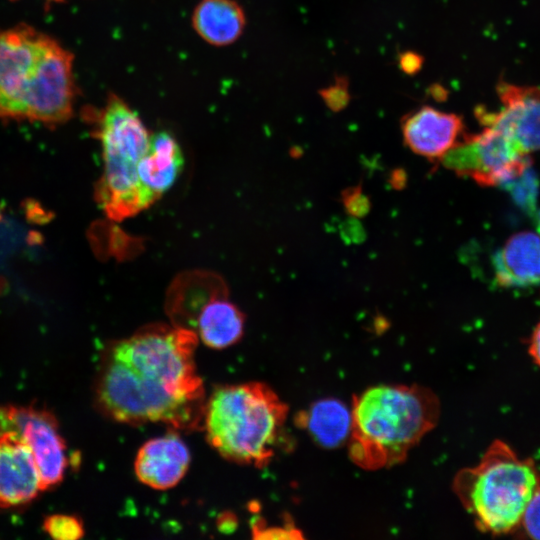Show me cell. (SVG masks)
Here are the masks:
<instances>
[{
  "mask_svg": "<svg viewBox=\"0 0 540 540\" xmlns=\"http://www.w3.org/2000/svg\"><path fill=\"white\" fill-rule=\"evenodd\" d=\"M198 340L188 327L152 324L112 343L97 376L99 408L131 425L202 426L206 399L194 361Z\"/></svg>",
  "mask_w": 540,
  "mask_h": 540,
  "instance_id": "6da1fadb",
  "label": "cell"
},
{
  "mask_svg": "<svg viewBox=\"0 0 540 540\" xmlns=\"http://www.w3.org/2000/svg\"><path fill=\"white\" fill-rule=\"evenodd\" d=\"M73 55L25 25L0 31V117L66 122L76 100Z\"/></svg>",
  "mask_w": 540,
  "mask_h": 540,
  "instance_id": "7a4b0ae2",
  "label": "cell"
},
{
  "mask_svg": "<svg viewBox=\"0 0 540 540\" xmlns=\"http://www.w3.org/2000/svg\"><path fill=\"white\" fill-rule=\"evenodd\" d=\"M440 402L429 388L377 385L353 397L349 455L365 470L404 461L438 423Z\"/></svg>",
  "mask_w": 540,
  "mask_h": 540,
  "instance_id": "3957f363",
  "label": "cell"
},
{
  "mask_svg": "<svg viewBox=\"0 0 540 540\" xmlns=\"http://www.w3.org/2000/svg\"><path fill=\"white\" fill-rule=\"evenodd\" d=\"M288 406L261 382L224 385L206 400L202 427L225 459L265 467L275 455Z\"/></svg>",
  "mask_w": 540,
  "mask_h": 540,
  "instance_id": "277c9868",
  "label": "cell"
},
{
  "mask_svg": "<svg viewBox=\"0 0 540 540\" xmlns=\"http://www.w3.org/2000/svg\"><path fill=\"white\" fill-rule=\"evenodd\" d=\"M540 489V471L528 458L519 457L496 440L480 462L461 469L453 491L479 530L506 534L521 525L530 501Z\"/></svg>",
  "mask_w": 540,
  "mask_h": 540,
  "instance_id": "5b68a950",
  "label": "cell"
},
{
  "mask_svg": "<svg viewBox=\"0 0 540 540\" xmlns=\"http://www.w3.org/2000/svg\"><path fill=\"white\" fill-rule=\"evenodd\" d=\"M102 149L103 173L95 197L108 218L121 221L149 207L138 177V164L151 135L139 115L111 94L97 110L87 111Z\"/></svg>",
  "mask_w": 540,
  "mask_h": 540,
  "instance_id": "8992f818",
  "label": "cell"
},
{
  "mask_svg": "<svg viewBox=\"0 0 540 540\" xmlns=\"http://www.w3.org/2000/svg\"><path fill=\"white\" fill-rule=\"evenodd\" d=\"M442 161L455 172L484 186L504 185L531 165L528 155L491 126L465 138Z\"/></svg>",
  "mask_w": 540,
  "mask_h": 540,
  "instance_id": "52a82bcc",
  "label": "cell"
},
{
  "mask_svg": "<svg viewBox=\"0 0 540 540\" xmlns=\"http://www.w3.org/2000/svg\"><path fill=\"white\" fill-rule=\"evenodd\" d=\"M498 93L503 107L480 113L484 125L499 130L526 155L540 151V89L502 83Z\"/></svg>",
  "mask_w": 540,
  "mask_h": 540,
  "instance_id": "ba28073f",
  "label": "cell"
},
{
  "mask_svg": "<svg viewBox=\"0 0 540 540\" xmlns=\"http://www.w3.org/2000/svg\"><path fill=\"white\" fill-rule=\"evenodd\" d=\"M17 434L34 457L42 491L59 484L68 465L66 444L57 420L45 409L17 407Z\"/></svg>",
  "mask_w": 540,
  "mask_h": 540,
  "instance_id": "9c48e42d",
  "label": "cell"
},
{
  "mask_svg": "<svg viewBox=\"0 0 540 540\" xmlns=\"http://www.w3.org/2000/svg\"><path fill=\"white\" fill-rule=\"evenodd\" d=\"M401 129L410 150L430 160H442L460 143L464 126L454 113L423 106L403 119Z\"/></svg>",
  "mask_w": 540,
  "mask_h": 540,
  "instance_id": "30bf717a",
  "label": "cell"
},
{
  "mask_svg": "<svg viewBox=\"0 0 540 540\" xmlns=\"http://www.w3.org/2000/svg\"><path fill=\"white\" fill-rule=\"evenodd\" d=\"M42 491L39 472L27 444L17 433L0 436V508L23 506Z\"/></svg>",
  "mask_w": 540,
  "mask_h": 540,
  "instance_id": "8fae6325",
  "label": "cell"
},
{
  "mask_svg": "<svg viewBox=\"0 0 540 540\" xmlns=\"http://www.w3.org/2000/svg\"><path fill=\"white\" fill-rule=\"evenodd\" d=\"M190 461V451L184 441L176 434H166L141 446L134 469L141 483L156 490H166L181 481Z\"/></svg>",
  "mask_w": 540,
  "mask_h": 540,
  "instance_id": "7c38bea8",
  "label": "cell"
},
{
  "mask_svg": "<svg viewBox=\"0 0 540 540\" xmlns=\"http://www.w3.org/2000/svg\"><path fill=\"white\" fill-rule=\"evenodd\" d=\"M496 283L505 288L540 284V234L522 231L512 235L493 258Z\"/></svg>",
  "mask_w": 540,
  "mask_h": 540,
  "instance_id": "4fadbf2b",
  "label": "cell"
},
{
  "mask_svg": "<svg viewBox=\"0 0 540 540\" xmlns=\"http://www.w3.org/2000/svg\"><path fill=\"white\" fill-rule=\"evenodd\" d=\"M183 166L181 147L171 134L162 131L151 135L138 164L139 182L149 206L172 187Z\"/></svg>",
  "mask_w": 540,
  "mask_h": 540,
  "instance_id": "5bb4252c",
  "label": "cell"
},
{
  "mask_svg": "<svg viewBox=\"0 0 540 540\" xmlns=\"http://www.w3.org/2000/svg\"><path fill=\"white\" fill-rule=\"evenodd\" d=\"M242 7L234 0H201L192 14V26L208 44L234 43L245 28Z\"/></svg>",
  "mask_w": 540,
  "mask_h": 540,
  "instance_id": "9a60e30c",
  "label": "cell"
},
{
  "mask_svg": "<svg viewBox=\"0 0 540 540\" xmlns=\"http://www.w3.org/2000/svg\"><path fill=\"white\" fill-rule=\"evenodd\" d=\"M244 323V315L236 305L226 298L213 296L196 317V334L207 347L224 349L241 339Z\"/></svg>",
  "mask_w": 540,
  "mask_h": 540,
  "instance_id": "2e32d148",
  "label": "cell"
},
{
  "mask_svg": "<svg viewBox=\"0 0 540 540\" xmlns=\"http://www.w3.org/2000/svg\"><path fill=\"white\" fill-rule=\"evenodd\" d=\"M297 423L325 447H335L349 437L351 411L336 399H323L298 415Z\"/></svg>",
  "mask_w": 540,
  "mask_h": 540,
  "instance_id": "e0dca14e",
  "label": "cell"
},
{
  "mask_svg": "<svg viewBox=\"0 0 540 540\" xmlns=\"http://www.w3.org/2000/svg\"><path fill=\"white\" fill-rule=\"evenodd\" d=\"M503 186L510 191L513 199L522 209L535 213L538 181L531 165Z\"/></svg>",
  "mask_w": 540,
  "mask_h": 540,
  "instance_id": "ac0fdd59",
  "label": "cell"
},
{
  "mask_svg": "<svg viewBox=\"0 0 540 540\" xmlns=\"http://www.w3.org/2000/svg\"><path fill=\"white\" fill-rule=\"evenodd\" d=\"M44 530L54 539L75 540L84 535V527L78 517L66 514L48 516L43 523Z\"/></svg>",
  "mask_w": 540,
  "mask_h": 540,
  "instance_id": "d6986e66",
  "label": "cell"
},
{
  "mask_svg": "<svg viewBox=\"0 0 540 540\" xmlns=\"http://www.w3.org/2000/svg\"><path fill=\"white\" fill-rule=\"evenodd\" d=\"M520 526L530 538L540 540V489L527 506Z\"/></svg>",
  "mask_w": 540,
  "mask_h": 540,
  "instance_id": "ffe728a7",
  "label": "cell"
},
{
  "mask_svg": "<svg viewBox=\"0 0 540 540\" xmlns=\"http://www.w3.org/2000/svg\"><path fill=\"white\" fill-rule=\"evenodd\" d=\"M253 537L257 539H286L302 538L299 530L291 526L287 527H267L256 521L252 529Z\"/></svg>",
  "mask_w": 540,
  "mask_h": 540,
  "instance_id": "44dd1931",
  "label": "cell"
},
{
  "mask_svg": "<svg viewBox=\"0 0 540 540\" xmlns=\"http://www.w3.org/2000/svg\"><path fill=\"white\" fill-rule=\"evenodd\" d=\"M17 407L0 406V436L7 433H17Z\"/></svg>",
  "mask_w": 540,
  "mask_h": 540,
  "instance_id": "7402d4cb",
  "label": "cell"
},
{
  "mask_svg": "<svg viewBox=\"0 0 540 540\" xmlns=\"http://www.w3.org/2000/svg\"><path fill=\"white\" fill-rule=\"evenodd\" d=\"M529 353L535 363L540 366V322L537 324L531 335Z\"/></svg>",
  "mask_w": 540,
  "mask_h": 540,
  "instance_id": "603a6c76",
  "label": "cell"
},
{
  "mask_svg": "<svg viewBox=\"0 0 540 540\" xmlns=\"http://www.w3.org/2000/svg\"><path fill=\"white\" fill-rule=\"evenodd\" d=\"M535 223L538 234H540V210L535 212Z\"/></svg>",
  "mask_w": 540,
  "mask_h": 540,
  "instance_id": "cb8c5ba5",
  "label": "cell"
},
{
  "mask_svg": "<svg viewBox=\"0 0 540 540\" xmlns=\"http://www.w3.org/2000/svg\"><path fill=\"white\" fill-rule=\"evenodd\" d=\"M13 1H16V0H13ZM46 2H62L64 0H45Z\"/></svg>",
  "mask_w": 540,
  "mask_h": 540,
  "instance_id": "d4e9b609",
  "label": "cell"
}]
</instances>
